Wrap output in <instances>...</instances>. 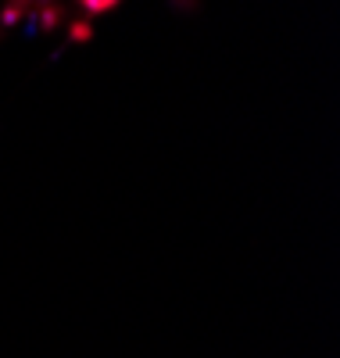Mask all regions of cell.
<instances>
[{"mask_svg": "<svg viewBox=\"0 0 340 358\" xmlns=\"http://www.w3.org/2000/svg\"><path fill=\"white\" fill-rule=\"evenodd\" d=\"M79 4L86 8V11H94V15H101V11H111L118 0H79Z\"/></svg>", "mask_w": 340, "mask_h": 358, "instance_id": "cell-1", "label": "cell"}]
</instances>
